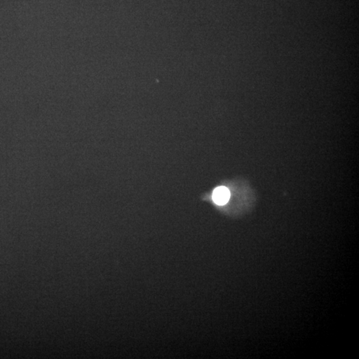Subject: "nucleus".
Segmentation results:
<instances>
[{"mask_svg":"<svg viewBox=\"0 0 359 359\" xmlns=\"http://www.w3.org/2000/svg\"><path fill=\"white\" fill-rule=\"evenodd\" d=\"M230 197V192L225 186H219L214 190L213 199L217 205L222 206L228 202Z\"/></svg>","mask_w":359,"mask_h":359,"instance_id":"f257e3e1","label":"nucleus"}]
</instances>
